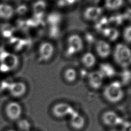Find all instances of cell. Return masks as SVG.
Instances as JSON below:
<instances>
[{
    "label": "cell",
    "mask_w": 131,
    "mask_h": 131,
    "mask_svg": "<svg viewBox=\"0 0 131 131\" xmlns=\"http://www.w3.org/2000/svg\"><path fill=\"white\" fill-rule=\"evenodd\" d=\"M115 61L120 67L126 68L131 64V49L124 42L117 43L113 48Z\"/></svg>",
    "instance_id": "obj_1"
},
{
    "label": "cell",
    "mask_w": 131,
    "mask_h": 131,
    "mask_svg": "<svg viewBox=\"0 0 131 131\" xmlns=\"http://www.w3.org/2000/svg\"><path fill=\"white\" fill-rule=\"evenodd\" d=\"M103 94L105 99L111 103H116L120 101L124 97L122 84L118 81L110 83L104 88Z\"/></svg>",
    "instance_id": "obj_2"
},
{
    "label": "cell",
    "mask_w": 131,
    "mask_h": 131,
    "mask_svg": "<svg viewBox=\"0 0 131 131\" xmlns=\"http://www.w3.org/2000/svg\"><path fill=\"white\" fill-rule=\"evenodd\" d=\"M65 52L69 56L80 52L84 48V40L77 33L69 35L65 41Z\"/></svg>",
    "instance_id": "obj_3"
},
{
    "label": "cell",
    "mask_w": 131,
    "mask_h": 131,
    "mask_svg": "<svg viewBox=\"0 0 131 131\" xmlns=\"http://www.w3.org/2000/svg\"><path fill=\"white\" fill-rule=\"evenodd\" d=\"M104 9L98 5H91L85 8L82 13L83 19L88 22H97L102 17Z\"/></svg>",
    "instance_id": "obj_4"
},
{
    "label": "cell",
    "mask_w": 131,
    "mask_h": 131,
    "mask_svg": "<svg viewBox=\"0 0 131 131\" xmlns=\"http://www.w3.org/2000/svg\"><path fill=\"white\" fill-rule=\"evenodd\" d=\"M94 47L96 54L100 58H107L112 53L113 48L110 42L103 38L96 39L94 42Z\"/></svg>",
    "instance_id": "obj_5"
},
{
    "label": "cell",
    "mask_w": 131,
    "mask_h": 131,
    "mask_svg": "<svg viewBox=\"0 0 131 131\" xmlns=\"http://www.w3.org/2000/svg\"><path fill=\"white\" fill-rule=\"evenodd\" d=\"M55 52V47L50 41H43L38 47V54L41 61H47L50 60Z\"/></svg>",
    "instance_id": "obj_6"
},
{
    "label": "cell",
    "mask_w": 131,
    "mask_h": 131,
    "mask_svg": "<svg viewBox=\"0 0 131 131\" xmlns=\"http://www.w3.org/2000/svg\"><path fill=\"white\" fill-rule=\"evenodd\" d=\"M75 111V109L70 104L65 102L56 103L52 108L53 114L59 118L70 117Z\"/></svg>",
    "instance_id": "obj_7"
},
{
    "label": "cell",
    "mask_w": 131,
    "mask_h": 131,
    "mask_svg": "<svg viewBox=\"0 0 131 131\" xmlns=\"http://www.w3.org/2000/svg\"><path fill=\"white\" fill-rule=\"evenodd\" d=\"M102 120L104 124L109 126L122 125L124 121L121 117L113 111L105 112L102 116Z\"/></svg>",
    "instance_id": "obj_8"
},
{
    "label": "cell",
    "mask_w": 131,
    "mask_h": 131,
    "mask_svg": "<svg viewBox=\"0 0 131 131\" xmlns=\"http://www.w3.org/2000/svg\"><path fill=\"white\" fill-rule=\"evenodd\" d=\"M5 112L9 119L16 120L20 117L22 113V108L18 103L15 101L10 102L7 105Z\"/></svg>",
    "instance_id": "obj_9"
},
{
    "label": "cell",
    "mask_w": 131,
    "mask_h": 131,
    "mask_svg": "<svg viewBox=\"0 0 131 131\" xmlns=\"http://www.w3.org/2000/svg\"><path fill=\"white\" fill-rule=\"evenodd\" d=\"M103 79V76L98 70L91 72L88 76V80L90 86L95 90L99 89L102 86Z\"/></svg>",
    "instance_id": "obj_10"
},
{
    "label": "cell",
    "mask_w": 131,
    "mask_h": 131,
    "mask_svg": "<svg viewBox=\"0 0 131 131\" xmlns=\"http://www.w3.org/2000/svg\"><path fill=\"white\" fill-rule=\"evenodd\" d=\"M1 60L2 66L7 70H12L16 67L18 60L16 56L10 53H3L1 56Z\"/></svg>",
    "instance_id": "obj_11"
},
{
    "label": "cell",
    "mask_w": 131,
    "mask_h": 131,
    "mask_svg": "<svg viewBox=\"0 0 131 131\" xmlns=\"http://www.w3.org/2000/svg\"><path fill=\"white\" fill-rule=\"evenodd\" d=\"M15 14V8L7 2L0 3V18L4 20L11 19Z\"/></svg>",
    "instance_id": "obj_12"
},
{
    "label": "cell",
    "mask_w": 131,
    "mask_h": 131,
    "mask_svg": "<svg viewBox=\"0 0 131 131\" xmlns=\"http://www.w3.org/2000/svg\"><path fill=\"white\" fill-rule=\"evenodd\" d=\"M84 117L76 110L70 116V124L71 127L77 130L82 129L85 125Z\"/></svg>",
    "instance_id": "obj_13"
},
{
    "label": "cell",
    "mask_w": 131,
    "mask_h": 131,
    "mask_svg": "<svg viewBox=\"0 0 131 131\" xmlns=\"http://www.w3.org/2000/svg\"><path fill=\"white\" fill-rule=\"evenodd\" d=\"M10 94L14 97H18L23 96L26 92V85L21 82H13L8 86Z\"/></svg>",
    "instance_id": "obj_14"
},
{
    "label": "cell",
    "mask_w": 131,
    "mask_h": 131,
    "mask_svg": "<svg viewBox=\"0 0 131 131\" xmlns=\"http://www.w3.org/2000/svg\"><path fill=\"white\" fill-rule=\"evenodd\" d=\"M125 0H103V8L109 11H117L124 6Z\"/></svg>",
    "instance_id": "obj_15"
},
{
    "label": "cell",
    "mask_w": 131,
    "mask_h": 131,
    "mask_svg": "<svg viewBox=\"0 0 131 131\" xmlns=\"http://www.w3.org/2000/svg\"><path fill=\"white\" fill-rule=\"evenodd\" d=\"M102 34L103 38L111 42L116 41L119 38L120 33L117 29L114 27H108L103 29Z\"/></svg>",
    "instance_id": "obj_16"
},
{
    "label": "cell",
    "mask_w": 131,
    "mask_h": 131,
    "mask_svg": "<svg viewBox=\"0 0 131 131\" xmlns=\"http://www.w3.org/2000/svg\"><path fill=\"white\" fill-rule=\"evenodd\" d=\"M82 64L86 68H92L96 63L97 59L96 55L91 52H86L84 53L81 57Z\"/></svg>",
    "instance_id": "obj_17"
},
{
    "label": "cell",
    "mask_w": 131,
    "mask_h": 131,
    "mask_svg": "<svg viewBox=\"0 0 131 131\" xmlns=\"http://www.w3.org/2000/svg\"><path fill=\"white\" fill-rule=\"evenodd\" d=\"M104 78H111L115 75L116 70L114 67L109 63L103 62L100 64L98 70Z\"/></svg>",
    "instance_id": "obj_18"
},
{
    "label": "cell",
    "mask_w": 131,
    "mask_h": 131,
    "mask_svg": "<svg viewBox=\"0 0 131 131\" xmlns=\"http://www.w3.org/2000/svg\"><path fill=\"white\" fill-rule=\"evenodd\" d=\"M46 4L43 0L35 1L32 6V10L36 16H40L45 11Z\"/></svg>",
    "instance_id": "obj_19"
},
{
    "label": "cell",
    "mask_w": 131,
    "mask_h": 131,
    "mask_svg": "<svg viewBox=\"0 0 131 131\" xmlns=\"http://www.w3.org/2000/svg\"><path fill=\"white\" fill-rule=\"evenodd\" d=\"M77 74L76 70L73 68H68L64 72V78L68 82H73L77 78Z\"/></svg>",
    "instance_id": "obj_20"
},
{
    "label": "cell",
    "mask_w": 131,
    "mask_h": 131,
    "mask_svg": "<svg viewBox=\"0 0 131 131\" xmlns=\"http://www.w3.org/2000/svg\"><path fill=\"white\" fill-rule=\"evenodd\" d=\"M121 35L123 42L127 45L131 44V25L125 26L122 30Z\"/></svg>",
    "instance_id": "obj_21"
},
{
    "label": "cell",
    "mask_w": 131,
    "mask_h": 131,
    "mask_svg": "<svg viewBox=\"0 0 131 131\" xmlns=\"http://www.w3.org/2000/svg\"><path fill=\"white\" fill-rule=\"evenodd\" d=\"M17 126L21 131H29L31 127V124L27 120L22 119L18 121Z\"/></svg>",
    "instance_id": "obj_22"
},
{
    "label": "cell",
    "mask_w": 131,
    "mask_h": 131,
    "mask_svg": "<svg viewBox=\"0 0 131 131\" xmlns=\"http://www.w3.org/2000/svg\"><path fill=\"white\" fill-rule=\"evenodd\" d=\"M28 10V7L25 4H20L16 9L15 8V12L20 15H25Z\"/></svg>",
    "instance_id": "obj_23"
},
{
    "label": "cell",
    "mask_w": 131,
    "mask_h": 131,
    "mask_svg": "<svg viewBox=\"0 0 131 131\" xmlns=\"http://www.w3.org/2000/svg\"><path fill=\"white\" fill-rule=\"evenodd\" d=\"M121 125V131H131V121H124Z\"/></svg>",
    "instance_id": "obj_24"
},
{
    "label": "cell",
    "mask_w": 131,
    "mask_h": 131,
    "mask_svg": "<svg viewBox=\"0 0 131 131\" xmlns=\"http://www.w3.org/2000/svg\"><path fill=\"white\" fill-rule=\"evenodd\" d=\"M6 87V83L3 81L0 80V93L2 92Z\"/></svg>",
    "instance_id": "obj_25"
},
{
    "label": "cell",
    "mask_w": 131,
    "mask_h": 131,
    "mask_svg": "<svg viewBox=\"0 0 131 131\" xmlns=\"http://www.w3.org/2000/svg\"><path fill=\"white\" fill-rule=\"evenodd\" d=\"M108 131H121V130H118L116 129H111L109 130Z\"/></svg>",
    "instance_id": "obj_26"
},
{
    "label": "cell",
    "mask_w": 131,
    "mask_h": 131,
    "mask_svg": "<svg viewBox=\"0 0 131 131\" xmlns=\"http://www.w3.org/2000/svg\"><path fill=\"white\" fill-rule=\"evenodd\" d=\"M2 2H8V1H10L11 0H1Z\"/></svg>",
    "instance_id": "obj_27"
},
{
    "label": "cell",
    "mask_w": 131,
    "mask_h": 131,
    "mask_svg": "<svg viewBox=\"0 0 131 131\" xmlns=\"http://www.w3.org/2000/svg\"><path fill=\"white\" fill-rule=\"evenodd\" d=\"M127 2L129 3V4L131 5V0H127Z\"/></svg>",
    "instance_id": "obj_28"
},
{
    "label": "cell",
    "mask_w": 131,
    "mask_h": 131,
    "mask_svg": "<svg viewBox=\"0 0 131 131\" xmlns=\"http://www.w3.org/2000/svg\"><path fill=\"white\" fill-rule=\"evenodd\" d=\"M7 131H16V130H13V129H9V130H8Z\"/></svg>",
    "instance_id": "obj_29"
},
{
    "label": "cell",
    "mask_w": 131,
    "mask_h": 131,
    "mask_svg": "<svg viewBox=\"0 0 131 131\" xmlns=\"http://www.w3.org/2000/svg\"><path fill=\"white\" fill-rule=\"evenodd\" d=\"M25 1H31V0H25Z\"/></svg>",
    "instance_id": "obj_30"
}]
</instances>
